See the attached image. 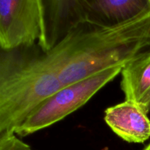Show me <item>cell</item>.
Wrapping results in <instances>:
<instances>
[{
	"mask_svg": "<svg viewBox=\"0 0 150 150\" xmlns=\"http://www.w3.org/2000/svg\"><path fill=\"white\" fill-rule=\"evenodd\" d=\"M140 105L146 111L147 113L150 112V92L147 94L144 99L140 103Z\"/></svg>",
	"mask_w": 150,
	"mask_h": 150,
	"instance_id": "cell-10",
	"label": "cell"
},
{
	"mask_svg": "<svg viewBox=\"0 0 150 150\" xmlns=\"http://www.w3.org/2000/svg\"><path fill=\"white\" fill-rule=\"evenodd\" d=\"M144 150H150V143L146 146V147L144 148Z\"/></svg>",
	"mask_w": 150,
	"mask_h": 150,
	"instance_id": "cell-11",
	"label": "cell"
},
{
	"mask_svg": "<svg viewBox=\"0 0 150 150\" xmlns=\"http://www.w3.org/2000/svg\"><path fill=\"white\" fill-rule=\"evenodd\" d=\"M122 67H111L63 86L42 102L15 130V133L24 137L60 122L84 105L97 92L119 76Z\"/></svg>",
	"mask_w": 150,
	"mask_h": 150,
	"instance_id": "cell-3",
	"label": "cell"
},
{
	"mask_svg": "<svg viewBox=\"0 0 150 150\" xmlns=\"http://www.w3.org/2000/svg\"><path fill=\"white\" fill-rule=\"evenodd\" d=\"M120 74V86L125 100L140 105L150 92V49L126 63Z\"/></svg>",
	"mask_w": 150,
	"mask_h": 150,
	"instance_id": "cell-8",
	"label": "cell"
},
{
	"mask_svg": "<svg viewBox=\"0 0 150 150\" xmlns=\"http://www.w3.org/2000/svg\"><path fill=\"white\" fill-rule=\"evenodd\" d=\"M43 23L38 45L52 49L78 25L83 23L76 0H41Z\"/></svg>",
	"mask_w": 150,
	"mask_h": 150,
	"instance_id": "cell-6",
	"label": "cell"
},
{
	"mask_svg": "<svg viewBox=\"0 0 150 150\" xmlns=\"http://www.w3.org/2000/svg\"><path fill=\"white\" fill-rule=\"evenodd\" d=\"M147 114L139 104L125 100L107 108L104 120L112 131L125 142L144 143L150 138Z\"/></svg>",
	"mask_w": 150,
	"mask_h": 150,
	"instance_id": "cell-7",
	"label": "cell"
},
{
	"mask_svg": "<svg viewBox=\"0 0 150 150\" xmlns=\"http://www.w3.org/2000/svg\"><path fill=\"white\" fill-rule=\"evenodd\" d=\"M0 150H32L13 131L0 132Z\"/></svg>",
	"mask_w": 150,
	"mask_h": 150,
	"instance_id": "cell-9",
	"label": "cell"
},
{
	"mask_svg": "<svg viewBox=\"0 0 150 150\" xmlns=\"http://www.w3.org/2000/svg\"><path fill=\"white\" fill-rule=\"evenodd\" d=\"M83 22L108 27L150 12V0H76Z\"/></svg>",
	"mask_w": 150,
	"mask_h": 150,
	"instance_id": "cell-5",
	"label": "cell"
},
{
	"mask_svg": "<svg viewBox=\"0 0 150 150\" xmlns=\"http://www.w3.org/2000/svg\"><path fill=\"white\" fill-rule=\"evenodd\" d=\"M63 86L38 43L0 49V132H15Z\"/></svg>",
	"mask_w": 150,
	"mask_h": 150,
	"instance_id": "cell-2",
	"label": "cell"
},
{
	"mask_svg": "<svg viewBox=\"0 0 150 150\" xmlns=\"http://www.w3.org/2000/svg\"><path fill=\"white\" fill-rule=\"evenodd\" d=\"M42 23L41 0H21L8 18L0 21V49L38 43Z\"/></svg>",
	"mask_w": 150,
	"mask_h": 150,
	"instance_id": "cell-4",
	"label": "cell"
},
{
	"mask_svg": "<svg viewBox=\"0 0 150 150\" xmlns=\"http://www.w3.org/2000/svg\"><path fill=\"white\" fill-rule=\"evenodd\" d=\"M150 49V12L108 27L83 22L45 51L63 85L102 70L124 66Z\"/></svg>",
	"mask_w": 150,
	"mask_h": 150,
	"instance_id": "cell-1",
	"label": "cell"
}]
</instances>
